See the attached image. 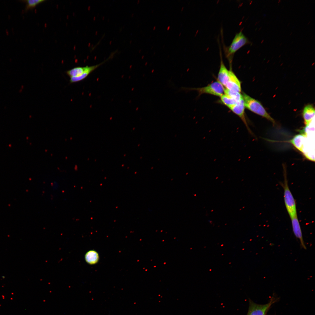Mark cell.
<instances>
[{
  "label": "cell",
  "instance_id": "obj_17",
  "mask_svg": "<svg viewBox=\"0 0 315 315\" xmlns=\"http://www.w3.org/2000/svg\"><path fill=\"white\" fill-rule=\"evenodd\" d=\"M170 28V27L169 26H168V27H167V30H169V28Z\"/></svg>",
  "mask_w": 315,
  "mask_h": 315
},
{
  "label": "cell",
  "instance_id": "obj_9",
  "mask_svg": "<svg viewBox=\"0 0 315 315\" xmlns=\"http://www.w3.org/2000/svg\"><path fill=\"white\" fill-rule=\"evenodd\" d=\"M292 229L295 236L299 239L301 247L304 249L306 247L303 240L302 233L298 216L296 215L290 218Z\"/></svg>",
  "mask_w": 315,
  "mask_h": 315
},
{
  "label": "cell",
  "instance_id": "obj_22",
  "mask_svg": "<svg viewBox=\"0 0 315 315\" xmlns=\"http://www.w3.org/2000/svg\"><path fill=\"white\" fill-rule=\"evenodd\" d=\"M280 1H281V0H279V1L278 2V3H279V2H280Z\"/></svg>",
  "mask_w": 315,
  "mask_h": 315
},
{
  "label": "cell",
  "instance_id": "obj_3",
  "mask_svg": "<svg viewBox=\"0 0 315 315\" xmlns=\"http://www.w3.org/2000/svg\"><path fill=\"white\" fill-rule=\"evenodd\" d=\"M223 86L218 81L214 82L206 86L198 88H190L181 87L179 91H184L187 93L190 91H197L198 94L197 97L204 94H207L220 97L224 93Z\"/></svg>",
  "mask_w": 315,
  "mask_h": 315
},
{
  "label": "cell",
  "instance_id": "obj_5",
  "mask_svg": "<svg viewBox=\"0 0 315 315\" xmlns=\"http://www.w3.org/2000/svg\"><path fill=\"white\" fill-rule=\"evenodd\" d=\"M284 183L282 184L284 190V199L285 206L290 218L297 215L295 200L289 188L285 174Z\"/></svg>",
  "mask_w": 315,
  "mask_h": 315
},
{
  "label": "cell",
  "instance_id": "obj_13",
  "mask_svg": "<svg viewBox=\"0 0 315 315\" xmlns=\"http://www.w3.org/2000/svg\"><path fill=\"white\" fill-rule=\"evenodd\" d=\"M85 260L86 262L90 265L96 264L99 258L98 253L94 250H91L87 252L85 255Z\"/></svg>",
  "mask_w": 315,
  "mask_h": 315
},
{
  "label": "cell",
  "instance_id": "obj_11",
  "mask_svg": "<svg viewBox=\"0 0 315 315\" xmlns=\"http://www.w3.org/2000/svg\"><path fill=\"white\" fill-rule=\"evenodd\" d=\"M307 139V136L300 133L295 135L289 142L302 153L306 144Z\"/></svg>",
  "mask_w": 315,
  "mask_h": 315
},
{
  "label": "cell",
  "instance_id": "obj_16",
  "mask_svg": "<svg viewBox=\"0 0 315 315\" xmlns=\"http://www.w3.org/2000/svg\"><path fill=\"white\" fill-rule=\"evenodd\" d=\"M44 0H27L25 1L26 3V10H28L35 7L38 4L44 1Z\"/></svg>",
  "mask_w": 315,
  "mask_h": 315
},
{
  "label": "cell",
  "instance_id": "obj_12",
  "mask_svg": "<svg viewBox=\"0 0 315 315\" xmlns=\"http://www.w3.org/2000/svg\"><path fill=\"white\" fill-rule=\"evenodd\" d=\"M315 115V109L313 106L308 104L304 108L302 116L305 127L308 126L312 122Z\"/></svg>",
  "mask_w": 315,
  "mask_h": 315
},
{
  "label": "cell",
  "instance_id": "obj_7",
  "mask_svg": "<svg viewBox=\"0 0 315 315\" xmlns=\"http://www.w3.org/2000/svg\"><path fill=\"white\" fill-rule=\"evenodd\" d=\"M273 300L264 304H256L250 301L249 309L247 315H265L266 313L272 304Z\"/></svg>",
  "mask_w": 315,
  "mask_h": 315
},
{
  "label": "cell",
  "instance_id": "obj_20",
  "mask_svg": "<svg viewBox=\"0 0 315 315\" xmlns=\"http://www.w3.org/2000/svg\"><path fill=\"white\" fill-rule=\"evenodd\" d=\"M183 8H184V7H182V8L181 9V11L183 10Z\"/></svg>",
  "mask_w": 315,
  "mask_h": 315
},
{
  "label": "cell",
  "instance_id": "obj_8",
  "mask_svg": "<svg viewBox=\"0 0 315 315\" xmlns=\"http://www.w3.org/2000/svg\"><path fill=\"white\" fill-rule=\"evenodd\" d=\"M225 87L231 91L241 92V82L231 69L229 70L228 79Z\"/></svg>",
  "mask_w": 315,
  "mask_h": 315
},
{
  "label": "cell",
  "instance_id": "obj_18",
  "mask_svg": "<svg viewBox=\"0 0 315 315\" xmlns=\"http://www.w3.org/2000/svg\"><path fill=\"white\" fill-rule=\"evenodd\" d=\"M156 28L155 26H154L153 28V30H155Z\"/></svg>",
  "mask_w": 315,
  "mask_h": 315
},
{
  "label": "cell",
  "instance_id": "obj_6",
  "mask_svg": "<svg viewBox=\"0 0 315 315\" xmlns=\"http://www.w3.org/2000/svg\"><path fill=\"white\" fill-rule=\"evenodd\" d=\"M245 108L244 101L242 98L235 104L229 108L240 118L245 125L248 131L250 134H252L253 133L248 126L245 116Z\"/></svg>",
  "mask_w": 315,
  "mask_h": 315
},
{
  "label": "cell",
  "instance_id": "obj_2",
  "mask_svg": "<svg viewBox=\"0 0 315 315\" xmlns=\"http://www.w3.org/2000/svg\"><path fill=\"white\" fill-rule=\"evenodd\" d=\"M242 96L245 108L252 112L266 118L273 124H275L274 120L268 113L260 102L244 93H243Z\"/></svg>",
  "mask_w": 315,
  "mask_h": 315
},
{
  "label": "cell",
  "instance_id": "obj_15",
  "mask_svg": "<svg viewBox=\"0 0 315 315\" xmlns=\"http://www.w3.org/2000/svg\"><path fill=\"white\" fill-rule=\"evenodd\" d=\"M220 97L222 102L229 108L238 102L225 94Z\"/></svg>",
  "mask_w": 315,
  "mask_h": 315
},
{
  "label": "cell",
  "instance_id": "obj_10",
  "mask_svg": "<svg viewBox=\"0 0 315 315\" xmlns=\"http://www.w3.org/2000/svg\"><path fill=\"white\" fill-rule=\"evenodd\" d=\"M220 65L218 74V81L225 87L228 79L229 70L227 69L223 63L221 51H220Z\"/></svg>",
  "mask_w": 315,
  "mask_h": 315
},
{
  "label": "cell",
  "instance_id": "obj_14",
  "mask_svg": "<svg viewBox=\"0 0 315 315\" xmlns=\"http://www.w3.org/2000/svg\"><path fill=\"white\" fill-rule=\"evenodd\" d=\"M224 94L237 102L239 101L243 98L242 94H241L240 92L231 91L226 88L224 89Z\"/></svg>",
  "mask_w": 315,
  "mask_h": 315
},
{
  "label": "cell",
  "instance_id": "obj_1",
  "mask_svg": "<svg viewBox=\"0 0 315 315\" xmlns=\"http://www.w3.org/2000/svg\"><path fill=\"white\" fill-rule=\"evenodd\" d=\"M110 58V57L105 61L95 65L87 66L84 67H76L67 71L66 73L70 78V82L71 83H73L83 80L91 73Z\"/></svg>",
  "mask_w": 315,
  "mask_h": 315
},
{
  "label": "cell",
  "instance_id": "obj_4",
  "mask_svg": "<svg viewBox=\"0 0 315 315\" xmlns=\"http://www.w3.org/2000/svg\"><path fill=\"white\" fill-rule=\"evenodd\" d=\"M250 43L242 31H240L236 34L230 45L228 47H224L225 56L230 62H231L236 52L244 46Z\"/></svg>",
  "mask_w": 315,
  "mask_h": 315
},
{
  "label": "cell",
  "instance_id": "obj_19",
  "mask_svg": "<svg viewBox=\"0 0 315 315\" xmlns=\"http://www.w3.org/2000/svg\"><path fill=\"white\" fill-rule=\"evenodd\" d=\"M264 41V40H262V41L261 42V43H262Z\"/></svg>",
  "mask_w": 315,
  "mask_h": 315
},
{
  "label": "cell",
  "instance_id": "obj_21",
  "mask_svg": "<svg viewBox=\"0 0 315 315\" xmlns=\"http://www.w3.org/2000/svg\"><path fill=\"white\" fill-rule=\"evenodd\" d=\"M181 33H180V34H179V36L181 35Z\"/></svg>",
  "mask_w": 315,
  "mask_h": 315
}]
</instances>
